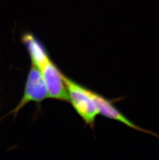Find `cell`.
Listing matches in <instances>:
<instances>
[{"label":"cell","instance_id":"cell-4","mask_svg":"<svg viewBox=\"0 0 159 160\" xmlns=\"http://www.w3.org/2000/svg\"><path fill=\"white\" fill-rule=\"evenodd\" d=\"M89 93L90 97L93 99L96 103L98 110L99 112V114L106 117L107 118L115 120L117 121H120L125 125L131 128L138 130L139 131L144 132L145 133H148L152 135L153 136L158 137V135L148 130H145L144 128L137 126L131 121H130L126 117L124 116L115 106L112 104V102L107 98L97 93L96 92H94L93 91L89 90Z\"/></svg>","mask_w":159,"mask_h":160},{"label":"cell","instance_id":"cell-3","mask_svg":"<svg viewBox=\"0 0 159 160\" xmlns=\"http://www.w3.org/2000/svg\"><path fill=\"white\" fill-rule=\"evenodd\" d=\"M49 98L48 90L39 70L32 64L26 82L22 98L10 113L16 116L23 107L30 102L39 103L46 98Z\"/></svg>","mask_w":159,"mask_h":160},{"label":"cell","instance_id":"cell-2","mask_svg":"<svg viewBox=\"0 0 159 160\" xmlns=\"http://www.w3.org/2000/svg\"><path fill=\"white\" fill-rule=\"evenodd\" d=\"M34 65L42 75L48 90L49 98L69 102V94L62 77V72L51 61L49 56L46 57Z\"/></svg>","mask_w":159,"mask_h":160},{"label":"cell","instance_id":"cell-1","mask_svg":"<svg viewBox=\"0 0 159 160\" xmlns=\"http://www.w3.org/2000/svg\"><path fill=\"white\" fill-rule=\"evenodd\" d=\"M62 77L69 94V102L84 122L93 128L99 112L96 103L90 97L89 89L74 82L63 73Z\"/></svg>","mask_w":159,"mask_h":160}]
</instances>
